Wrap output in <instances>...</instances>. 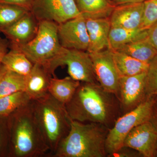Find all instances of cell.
Segmentation results:
<instances>
[{
  "label": "cell",
  "instance_id": "cell-3",
  "mask_svg": "<svg viewBox=\"0 0 157 157\" xmlns=\"http://www.w3.org/2000/svg\"><path fill=\"white\" fill-rule=\"evenodd\" d=\"M109 129L100 124L71 120L70 132L52 157H106L105 142Z\"/></svg>",
  "mask_w": 157,
  "mask_h": 157
},
{
  "label": "cell",
  "instance_id": "cell-22",
  "mask_svg": "<svg viewBox=\"0 0 157 157\" xmlns=\"http://www.w3.org/2000/svg\"><path fill=\"white\" fill-rule=\"evenodd\" d=\"M7 70L27 76L30 73L34 64L21 52L9 49L2 61Z\"/></svg>",
  "mask_w": 157,
  "mask_h": 157
},
{
  "label": "cell",
  "instance_id": "cell-30",
  "mask_svg": "<svg viewBox=\"0 0 157 157\" xmlns=\"http://www.w3.org/2000/svg\"><path fill=\"white\" fill-rule=\"evenodd\" d=\"M147 39L157 50V22L147 30Z\"/></svg>",
  "mask_w": 157,
  "mask_h": 157
},
{
  "label": "cell",
  "instance_id": "cell-9",
  "mask_svg": "<svg viewBox=\"0 0 157 157\" xmlns=\"http://www.w3.org/2000/svg\"><path fill=\"white\" fill-rule=\"evenodd\" d=\"M147 72L129 76H120L117 98L121 111H131L147 98L146 91Z\"/></svg>",
  "mask_w": 157,
  "mask_h": 157
},
{
  "label": "cell",
  "instance_id": "cell-21",
  "mask_svg": "<svg viewBox=\"0 0 157 157\" xmlns=\"http://www.w3.org/2000/svg\"><path fill=\"white\" fill-rule=\"evenodd\" d=\"M147 30L111 27L109 32L108 48L116 50L122 45L146 38Z\"/></svg>",
  "mask_w": 157,
  "mask_h": 157
},
{
  "label": "cell",
  "instance_id": "cell-11",
  "mask_svg": "<svg viewBox=\"0 0 157 157\" xmlns=\"http://www.w3.org/2000/svg\"><path fill=\"white\" fill-rule=\"evenodd\" d=\"M58 33L62 47L87 51L89 45V37L85 18L81 14L59 24Z\"/></svg>",
  "mask_w": 157,
  "mask_h": 157
},
{
  "label": "cell",
  "instance_id": "cell-33",
  "mask_svg": "<svg viewBox=\"0 0 157 157\" xmlns=\"http://www.w3.org/2000/svg\"><path fill=\"white\" fill-rule=\"evenodd\" d=\"M150 121L157 130V95L155 96L154 103L153 106L151 117Z\"/></svg>",
  "mask_w": 157,
  "mask_h": 157
},
{
  "label": "cell",
  "instance_id": "cell-31",
  "mask_svg": "<svg viewBox=\"0 0 157 157\" xmlns=\"http://www.w3.org/2000/svg\"><path fill=\"white\" fill-rule=\"evenodd\" d=\"M0 2L23 7L30 11L33 5L30 0H2Z\"/></svg>",
  "mask_w": 157,
  "mask_h": 157
},
{
  "label": "cell",
  "instance_id": "cell-5",
  "mask_svg": "<svg viewBox=\"0 0 157 157\" xmlns=\"http://www.w3.org/2000/svg\"><path fill=\"white\" fill-rule=\"evenodd\" d=\"M39 22L33 39L23 45L9 46V49L21 52L33 64L46 65L60 52L63 47L59 40L58 24L48 21Z\"/></svg>",
  "mask_w": 157,
  "mask_h": 157
},
{
  "label": "cell",
  "instance_id": "cell-18",
  "mask_svg": "<svg viewBox=\"0 0 157 157\" xmlns=\"http://www.w3.org/2000/svg\"><path fill=\"white\" fill-rule=\"evenodd\" d=\"M79 12L85 17H109L116 5L109 0H75Z\"/></svg>",
  "mask_w": 157,
  "mask_h": 157
},
{
  "label": "cell",
  "instance_id": "cell-34",
  "mask_svg": "<svg viewBox=\"0 0 157 157\" xmlns=\"http://www.w3.org/2000/svg\"><path fill=\"white\" fill-rule=\"evenodd\" d=\"M146 1L147 0H114L113 2L115 5H118L127 3H143Z\"/></svg>",
  "mask_w": 157,
  "mask_h": 157
},
{
  "label": "cell",
  "instance_id": "cell-19",
  "mask_svg": "<svg viewBox=\"0 0 157 157\" xmlns=\"http://www.w3.org/2000/svg\"><path fill=\"white\" fill-rule=\"evenodd\" d=\"M80 82L74 80L70 76L64 78H52L48 88V93L62 104H66L71 100Z\"/></svg>",
  "mask_w": 157,
  "mask_h": 157
},
{
  "label": "cell",
  "instance_id": "cell-10",
  "mask_svg": "<svg viewBox=\"0 0 157 157\" xmlns=\"http://www.w3.org/2000/svg\"><path fill=\"white\" fill-rule=\"evenodd\" d=\"M89 54L98 83L104 90L117 97L120 76L113 63L111 50L107 48Z\"/></svg>",
  "mask_w": 157,
  "mask_h": 157
},
{
  "label": "cell",
  "instance_id": "cell-15",
  "mask_svg": "<svg viewBox=\"0 0 157 157\" xmlns=\"http://www.w3.org/2000/svg\"><path fill=\"white\" fill-rule=\"evenodd\" d=\"M52 75L43 64H34L30 73L26 76L25 90L31 101L45 97L48 93Z\"/></svg>",
  "mask_w": 157,
  "mask_h": 157
},
{
  "label": "cell",
  "instance_id": "cell-26",
  "mask_svg": "<svg viewBox=\"0 0 157 157\" xmlns=\"http://www.w3.org/2000/svg\"><path fill=\"white\" fill-rule=\"evenodd\" d=\"M157 22V0H147L144 2L142 21L140 29L147 30Z\"/></svg>",
  "mask_w": 157,
  "mask_h": 157
},
{
  "label": "cell",
  "instance_id": "cell-1",
  "mask_svg": "<svg viewBox=\"0 0 157 157\" xmlns=\"http://www.w3.org/2000/svg\"><path fill=\"white\" fill-rule=\"evenodd\" d=\"M72 120L96 123L110 128L119 117V102L115 95L98 83L80 82L71 100L65 105Z\"/></svg>",
  "mask_w": 157,
  "mask_h": 157
},
{
  "label": "cell",
  "instance_id": "cell-25",
  "mask_svg": "<svg viewBox=\"0 0 157 157\" xmlns=\"http://www.w3.org/2000/svg\"><path fill=\"white\" fill-rule=\"evenodd\" d=\"M30 11L20 6L0 2V33Z\"/></svg>",
  "mask_w": 157,
  "mask_h": 157
},
{
  "label": "cell",
  "instance_id": "cell-23",
  "mask_svg": "<svg viewBox=\"0 0 157 157\" xmlns=\"http://www.w3.org/2000/svg\"><path fill=\"white\" fill-rule=\"evenodd\" d=\"M30 98L24 91L0 98V116L9 117L18 109L26 106Z\"/></svg>",
  "mask_w": 157,
  "mask_h": 157
},
{
  "label": "cell",
  "instance_id": "cell-17",
  "mask_svg": "<svg viewBox=\"0 0 157 157\" xmlns=\"http://www.w3.org/2000/svg\"><path fill=\"white\" fill-rule=\"evenodd\" d=\"M110 50L116 69L120 76H134L146 72L148 70L149 63L141 61L118 51Z\"/></svg>",
  "mask_w": 157,
  "mask_h": 157
},
{
  "label": "cell",
  "instance_id": "cell-36",
  "mask_svg": "<svg viewBox=\"0 0 157 157\" xmlns=\"http://www.w3.org/2000/svg\"><path fill=\"white\" fill-rule=\"evenodd\" d=\"M109 1H111V2H113L114 0H109Z\"/></svg>",
  "mask_w": 157,
  "mask_h": 157
},
{
  "label": "cell",
  "instance_id": "cell-12",
  "mask_svg": "<svg viewBox=\"0 0 157 157\" xmlns=\"http://www.w3.org/2000/svg\"><path fill=\"white\" fill-rule=\"evenodd\" d=\"M123 146L135 150L142 157H157V129L150 121L135 127L125 138Z\"/></svg>",
  "mask_w": 157,
  "mask_h": 157
},
{
  "label": "cell",
  "instance_id": "cell-28",
  "mask_svg": "<svg viewBox=\"0 0 157 157\" xmlns=\"http://www.w3.org/2000/svg\"><path fill=\"white\" fill-rule=\"evenodd\" d=\"M146 91L147 97L157 95V55L150 62L147 71Z\"/></svg>",
  "mask_w": 157,
  "mask_h": 157
},
{
  "label": "cell",
  "instance_id": "cell-24",
  "mask_svg": "<svg viewBox=\"0 0 157 157\" xmlns=\"http://www.w3.org/2000/svg\"><path fill=\"white\" fill-rule=\"evenodd\" d=\"M26 76L7 70L0 81V98L25 90Z\"/></svg>",
  "mask_w": 157,
  "mask_h": 157
},
{
  "label": "cell",
  "instance_id": "cell-16",
  "mask_svg": "<svg viewBox=\"0 0 157 157\" xmlns=\"http://www.w3.org/2000/svg\"><path fill=\"white\" fill-rule=\"evenodd\" d=\"M85 18L90 39L87 52L94 53L108 48L111 29L109 17Z\"/></svg>",
  "mask_w": 157,
  "mask_h": 157
},
{
  "label": "cell",
  "instance_id": "cell-13",
  "mask_svg": "<svg viewBox=\"0 0 157 157\" xmlns=\"http://www.w3.org/2000/svg\"><path fill=\"white\" fill-rule=\"evenodd\" d=\"M143 11L144 2L116 5L109 17L111 27L131 29H140Z\"/></svg>",
  "mask_w": 157,
  "mask_h": 157
},
{
  "label": "cell",
  "instance_id": "cell-27",
  "mask_svg": "<svg viewBox=\"0 0 157 157\" xmlns=\"http://www.w3.org/2000/svg\"><path fill=\"white\" fill-rule=\"evenodd\" d=\"M10 147L9 117L0 116V157H9Z\"/></svg>",
  "mask_w": 157,
  "mask_h": 157
},
{
  "label": "cell",
  "instance_id": "cell-20",
  "mask_svg": "<svg viewBox=\"0 0 157 157\" xmlns=\"http://www.w3.org/2000/svg\"><path fill=\"white\" fill-rule=\"evenodd\" d=\"M115 50L147 63H149L157 55V49L148 42L147 37L122 45Z\"/></svg>",
  "mask_w": 157,
  "mask_h": 157
},
{
  "label": "cell",
  "instance_id": "cell-37",
  "mask_svg": "<svg viewBox=\"0 0 157 157\" xmlns=\"http://www.w3.org/2000/svg\"><path fill=\"white\" fill-rule=\"evenodd\" d=\"M2 1V0H0V1Z\"/></svg>",
  "mask_w": 157,
  "mask_h": 157
},
{
  "label": "cell",
  "instance_id": "cell-2",
  "mask_svg": "<svg viewBox=\"0 0 157 157\" xmlns=\"http://www.w3.org/2000/svg\"><path fill=\"white\" fill-rule=\"evenodd\" d=\"M10 155L13 157H40L49 150L35 114L32 101L9 116Z\"/></svg>",
  "mask_w": 157,
  "mask_h": 157
},
{
  "label": "cell",
  "instance_id": "cell-4",
  "mask_svg": "<svg viewBox=\"0 0 157 157\" xmlns=\"http://www.w3.org/2000/svg\"><path fill=\"white\" fill-rule=\"evenodd\" d=\"M34 114L52 156L60 143L68 135L72 120L64 104L48 93L43 98L32 101Z\"/></svg>",
  "mask_w": 157,
  "mask_h": 157
},
{
  "label": "cell",
  "instance_id": "cell-35",
  "mask_svg": "<svg viewBox=\"0 0 157 157\" xmlns=\"http://www.w3.org/2000/svg\"><path fill=\"white\" fill-rule=\"evenodd\" d=\"M7 70H8L6 67L2 63H0V81L3 76L5 75V73L7 72Z\"/></svg>",
  "mask_w": 157,
  "mask_h": 157
},
{
  "label": "cell",
  "instance_id": "cell-29",
  "mask_svg": "<svg viewBox=\"0 0 157 157\" xmlns=\"http://www.w3.org/2000/svg\"><path fill=\"white\" fill-rule=\"evenodd\" d=\"M141 156L138 152L135 150L123 146L120 149L112 154L109 155L108 157H134Z\"/></svg>",
  "mask_w": 157,
  "mask_h": 157
},
{
  "label": "cell",
  "instance_id": "cell-8",
  "mask_svg": "<svg viewBox=\"0 0 157 157\" xmlns=\"http://www.w3.org/2000/svg\"><path fill=\"white\" fill-rule=\"evenodd\" d=\"M38 21L60 24L81 14L75 0H34L30 10Z\"/></svg>",
  "mask_w": 157,
  "mask_h": 157
},
{
  "label": "cell",
  "instance_id": "cell-6",
  "mask_svg": "<svg viewBox=\"0 0 157 157\" xmlns=\"http://www.w3.org/2000/svg\"><path fill=\"white\" fill-rule=\"evenodd\" d=\"M155 98V96H148L135 109L117 118L109 129L106 138L105 149L107 156L123 146L125 138L132 129L150 121Z\"/></svg>",
  "mask_w": 157,
  "mask_h": 157
},
{
  "label": "cell",
  "instance_id": "cell-14",
  "mask_svg": "<svg viewBox=\"0 0 157 157\" xmlns=\"http://www.w3.org/2000/svg\"><path fill=\"white\" fill-rule=\"evenodd\" d=\"M39 23L29 11L2 33L9 41V46L23 45L30 41L36 36Z\"/></svg>",
  "mask_w": 157,
  "mask_h": 157
},
{
  "label": "cell",
  "instance_id": "cell-32",
  "mask_svg": "<svg viewBox=\"0 0 157 157\" xmlns=\"http://www.w3.org/2000/svg\"><path fill=\"white\" fill-rule=\"evenodd\" d=\"M9 50V43L8 39L0 37V63Z\"/></svg>",
  "mask_w": 157,
  "mask_h": 157
},
{
  "label": "cell",
  "instance_id": "cell-7",
  "mask_svg": "<svg viewBox=\"0 0 157 157\" xmlns=\"http://www.w3.org/2000/svg\"><path fill=\"white\" fill-rule=\"evenodd\" d=\"M45 65L54 77H55L54 72L57 68L60 66H67L70 77L74 80L80 82L98 83L92 60L87 51L63 47L60 52Z\"/></svg>",
  "mask_w": 157,
  "mask_h": 157
}]
</instances>
